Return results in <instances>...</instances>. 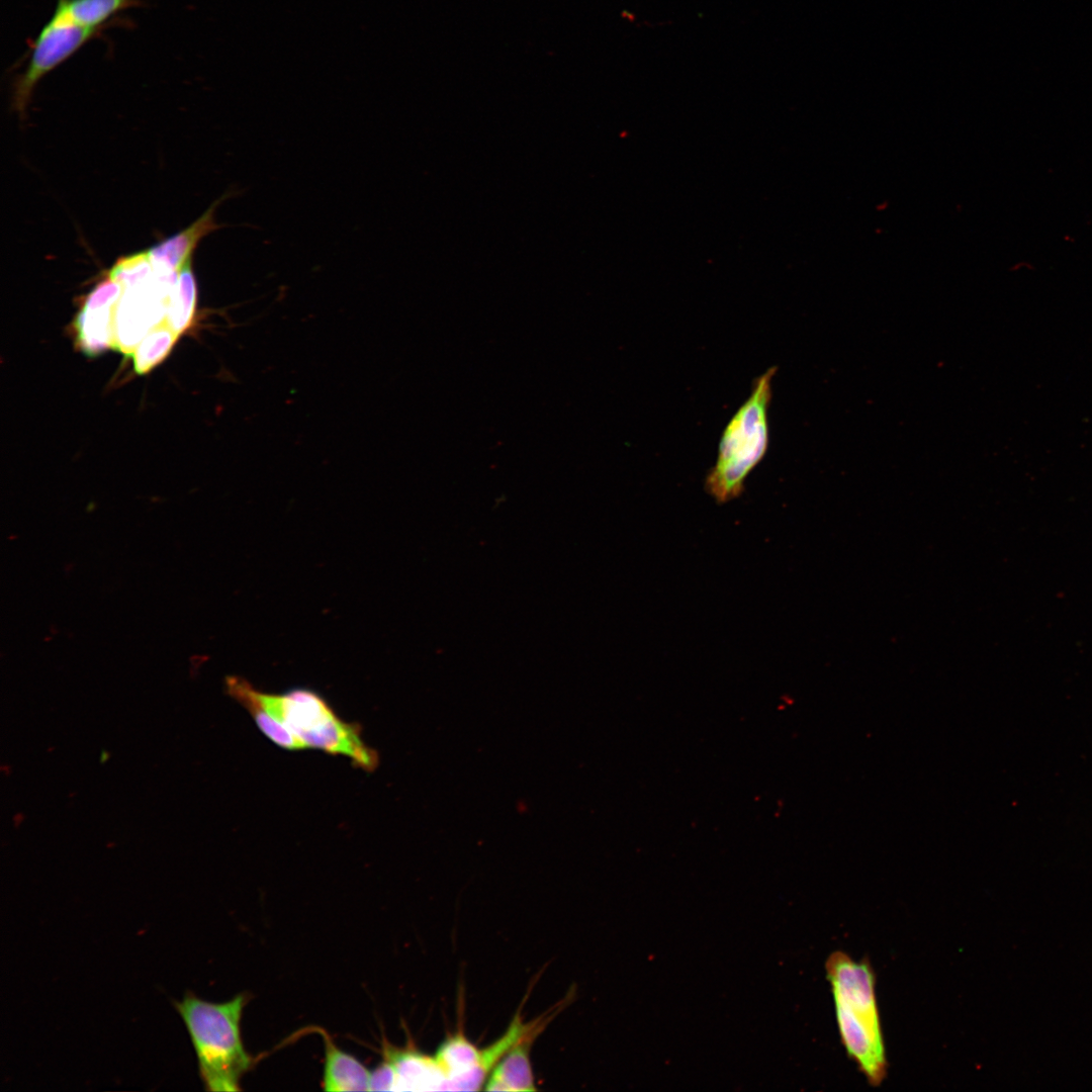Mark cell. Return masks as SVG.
Returning <instances> with one entry per match:
<instances>
[{
    "label": "cell",
    "instance_id": "cell-1",
    "mask_svg": "<svg viewBox=\"0 0 1092 1092\" xmlns=\"http://www.w3.org/2000/svg\"><path fill=\"white\" fill-rule=\"evenodd\" d=\"M825 971L841 1044L868 1083L880 1086L888 1061L872 965L867 958L855 961L835 950L827 958Z\"/></svg>",
    "mask_w": 1092,
    "mask_h": 1092
},
{
    "label": "cell",
    "instance_id": "cell-2",
    "mask_svg": "<svg viewBox=\"0 0 1092 1092\" xmlns=\"http://www.w3.org/2000/svg\"><path fill=\"white\" fill-rule=\"evenodd\" d=\"M246 1002L244 994L226 1002L213 1003L190 992L182 1000L173 1002L185 1023L200 1078L208 1091H240L241 1079L252 1067V1057L241 1035Z\"/></svg>",
    "mask_w": 1092,
    "mask_h": 1092
},
{
    "label": "cell",
    "instance_id": "cell-3",
    "mask_svg": "<svg viewBox=\"0 0 1092 1092\" xmlns=\"http://www.w3.org/2000/svg\"><path fill=\"white\" fill-rule=\"evenodd\" d=\"M775 374L776 367H771L754 379L748 398L722 433L716 462L705 480L706 491L718 503L742 493L746 477L766 453Z\"/></svg>",
    "mask_w": 1092,
    "mask_h": 1092
},
{
    "label": "cell",
    "instance_id": "cell-4",
    "mask_svg": "<svg viewBox=\"0 0 1092 1092\" xmlns=\"http://www.w3.org/2000/svg\"><path fill=\"white\" fill-rule=\"evenodd\" d=\"M253 695L305 747L348 756L364 770L377 767L378 754L363 741L360 727L339 718L317 693L295 688L283 694H268L253 687Z\"/></svg>",
    "mask_w": 1092,
    "mask_h": 1092
},
{
    "label": "cell",
    "instance_id": "cell-5",
    "mask_svg": "<svg viewBox=\"0 0 1092 1092\" xmlns=\"http://www.w3.org/2000/svg\"><path fill=\"white\" fill-rule=\"evenodd\" d=\"M100 30L75 23L59 8L35 37L24 72L15 80L12 106L23 117L36 84Z\"/></svg>",
    "mask_w": 1092,
    "mask_h": 1092
},
{
    "label": "cell",
    "instance_id": "cell-6",
    "mask_svg": "<svg viewBox=\"0 0 1092 1092\" xmlns=\"http://www.w3.org/2000/svg\"><path fill=\"white\" fill-rule=\"evenodd\" d=\"M177 276H164L154 268L149 279L123 287L114 313L113 349L130 356L147 333L165 321Z\"/></svg>",
    "mask_w": 1092,
    "mask_h": 1092
},
{
    "label": "cell",
    "instance_id": "cell-7",
    "mask_svg": "<svg viewBox=\"0 0 1092 1092\" xmlns=\"http://www.w3.org/2000/svg\"><path fill=\"white\" fill-rule=\"evenodd\" d=\"M122 292V284L107 275L85 298L73 327L76 343L86 356L113 349L114 313Z\"/></svg>",
    "mask_w": 1092,
    "mask_h": 1092
},
{
    "label": "cell",
    "instance_id": "cell-8",
    "mask_svg": "<svg viewBox=\"0 0 1092 1092\" xmlns=\"http://www.w3.org/2000/svg\"><path fill=\"white\" fill-rule=\"evenodd\" d=\"M384 1062L391 1070L395 1090H444V1079L433 1056L414 1046L385 1045Z\"/></svg>",
    "mask_w": 1092,
    "mask_h": 1092
},
{
    "label": "cell",
    "instance_id": "cell-9",
    "mask_svg": "<svg viewBox=\"0 0 1092 1092\" xmlns=\"http://www.w3.org/2000/svg\"><path fill=\"white\" fill-rule=\"evenodd\" d=\"M215 201L199 218L178 234L149 249L148 255L156 270L178 274L202 238L219 226L214 220Z\"/></svg>",
    "mask_w": 1092,
    "mask_h": 1092
},
{
    "label": "cell",
    "instance_id": "cell-10",
    "mask_svg": "<svg viewBox=\"0 0 1092 1092\" xmlns=\"http://www.w3.org/2000/svg\"><path fill=\"white\" fill-rule=\"evenodd\" d=\"M546 1027H538L528 1033L495 1065L485 1085L486 1091H535L530 1051L535 1039Z\"/></svg>",
    "mask_w": 1092,
    "mask_h": 1092
},
{
    "label": "cell",
    "instance_id": "cell-11",
    "mask_svg": "<svg viewBox=\"0 0 1092 1092\" xmlns=\"http://www.w3.org/2000/svg\"><path fill=\"white\" fill-rule=\"evenodd\" d=\"M325 1043L323 1088L326 1091H370L371 1072L355 1057L339 1049L320 1029Z\"/></svg>",
    "mask_w": 1092,
    "mask_h": 1092
},
{
    "label": "cell",
    "instance_id": "cell-12",
    "mask_svg": "<svg viewBox=\"0 0 1092 1092\" xmlns=\"http://www.w3.org/2000/svg\"><path fill=\"white\" fill-rule=\"evenodd\" d=\"M229 694L244 706L259 729L278 746L297 750L306 748L283 724L272 717L253 695V686L245 678L231 676L226 678Z\"/></svg>",
    "mask_w": 1092,
    "mask_h": 1092
},
{
    "label": "cell",
    "instance_id": "cell-13",
    "mask_svg": "<svg viewBox=\"0 0 1092 1092\" xmlns=\"http://www.w3.org/2000/svg\"><path fill=\"white\" fill-rule=\"evenodd\" d=\"M197 305V283L192 269V257L178 273L169 299L165 323L181 335L193 324Z\"/></svg>",
    "mask_w": 1092,
    "mask_h": 1092
},
{
    "label": "cell",
    "instance_id": "cell-14",
    "mask_svg": "<svg viewBox=\"0 0 1092 1092\" xmlns=\"http://www.w3.org/2000/svg\"><path fill=\"white\" fill-rule=\"evenodd\" d=\"M140 4L139 0H58L56 7L75 23L101 30L117 13Z\"/></svg>",
    "mask_w": 1092,
    "mask_h": 1092
},
{
    "label": "cell",
    "instance_id": "cell-15",
    "mask_svg": "<svg viewBox=\"0 0 1092 1092\" xmlns=\"http://www.w3.org/2000/svg\"><path fill=\"white\" fill-rule=\"evenodd\" d=\"M178 337L165 321L151 329L130 354L134 372L149 373L168 356Z\"/></svg>",
    "mask_w": 1092,
    "mask_h": 1092
}]
</instances>
